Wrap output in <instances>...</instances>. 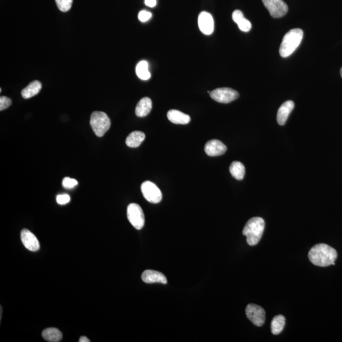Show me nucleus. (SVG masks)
I'll use <instances>...</instances> for the list:
<instances>
[{"label":"nucleus","mask_w":342,"mask_h":342,"mask_svg":"<svg viewBox=\"0 0 342 342\" xmlns=\"http://www.w3.org/2000/svg\"><path fill=\"white\" fill-rule=\"evenodd\" d=\"M230 173L237 180H243L245 174V168L242 163L235 161L231 164L230 167Z\"/></svg>","instance_id":"nucleus-21"},{"label":"nucleus","mask_w":342,"mask_h":342,"mask_svg":"<svg viewBox=\"0 0 342 342\" xmlns=\"http://www.w3.org/2000/svg\"><path fill=\"white\" fill-rule=\"evenodd\" d=\"M71 198H70L69 195L67 194L59 195L56 196V201L60 205L67 204L69 202Z\"/></svg>","instance_id":"nucleus-27"},{"label":"nucleus","mask_w":342,"mask_h":342,"mask_svg":"<svg viewBox=\"0 0 342 342\" xmlns=\"http://www.w3.org/2000/svg\"><path fill=\"white\" fill-rule=\"evenodd\" d=\"M42 336L45 341L49 342H60L63 337L60 331L55 328H47L43 332Z\"/></svg>","instance_id":"nucleus-19"},{"label":"nucleus","mask_w":342,"mask_h":342,"mask_svg":"<svg viewBox=\"0 0 342 342\" xmlns=\"http://www.w3.org/2000/svg\"><path fill=\"white\" fill-rule=\"evenodd\" d=\"M341 76H342V69H341Z\"/></svg>","instance_id":"nucleus-32"},{"label":"nucleus","mask_w":342,"mask_h":342,"mask_svg":"<svg viewBox=\"0 0 342 342\" xmlns=\"http://www.w3.org/2000/svg\"><path fill=\"white\" fill-rule=\"evenodd\" d=\"M78 185V181L75 179H72L69 177H65L62 181V185L63 188L66 189H74L76 186Z\"/></svg>","instance_id":"nucleus-25"},{"label":"nucleus","mask_w":342,"mask_h":342,"mask_svg":"<svg viewBox=\"0 0 342 342\" xmlns=\"http://www.w3.org/2000/svg\"><path fill=\"white\" fill-rule=\"evenodd\" d=\"M143 195L149 202L159 203L162 199V194L160 189L151 181H145L141 187Z\"/></svg>","instance_id":"nucleus-8"},{"label":"nucleus","mask_w":342,"mask_h":342,"mask_svg":"<svg viewBox=\"0 0 342 342\" xmlns=\"http://www.w3.org/2000/svg\"><path fill=\"white\" fill-rule=\"evenodd\" d=\"M20 239L25 247L31 252H36L40 248V242L37 238L30 231L24 229L20 234Z\"/></svg>","instance_id":"nucleus-10"},{"label":"nucleus","mask_w":342,"mask_h":342,"mask_svg":"<svg viewBox=\"0 0 342 342\" xmlns=\"http://www.w3.org/2000/svg\"><path fill=\"white\" fill-rule=\"evenodd\" d=\"M79 342H90V341L89 339H88L87 337L83 336L81 337L79 340Z\"/></svg>","instance_id":"nucleus-31"},{"label":"nucleus","mask_w":342,"mask_h":342,"mask_svg":"<svg viewBox=\"0 0 342 342\" xmlns=\"http://www.w3.org/2000/svg\"><path fill=\"white\" fill-rule=\"evenodd\" d=\"M295 104L293 101H285L281 105L278 111L277 122L280 126L285 125L292 111L293 110Z\"/></svg>","instance_id":"nucleus-13"},{"label":"nucleus","mask_w":342,"mask_h":342,"mask_svg":"<svg viewBox=\"0 0 342 342\" xmlns=\"http://www.w3.org/2000/svg\"><path fill=\"white\" fill-rule=\"evenodd\" d=\"M308 257L310 261L315 266L327 267L334 265L337 258V252L334 248L325 244H319L314 246L309 253Z\"/></svg>","instance_id":"nucleus-1"},{"label":"nucleus","mask_w":342,"mask_h":342,"mask_svg":"<svg viewBox=\"0 0 342 342\" xmlns=\"http://www.w3.org/2000/svg\"><path fill=\"white\" fill-rule=\"evenodd\" d=\"M302 29H291L284 36L280 48V54L283 58L291 56L297 49L303 39Z\"/></svg>","instance_id":"nucleus-3"},{"label":"nucleus","mask_w":342,"mask_h":342,"mask_svg":"<svg viewBox=\"0 0 342 342\" xmlns=\"http://www.w3.org/2000/svg\"><path fill=\"white\" fill-rule=\"evenodd\" d=\"M146 139V135L140 131H135L128 135L126 140L127 146L130 148H137Z\"/></svg>","instance_id":"nucleus-17"},{"label":"nucleus","mask_w":342,"mask_h":342,"mask_svg":"<svg viewBox=\"0 0 342 342\" xmlns=\"http://www.w3.org/2000/svg\"><path fill=\"white\" fill-rule=\"evenodd\" d=\"M136 72L138 78L142 80H148L150 78L151 74L148 71V64L146 60H142L138 63Z\"/></svg>","instance_id":"nucleus-22"},{"label":"nucleus","mask_w":342,"mask_h":342,"mask_svg":"<svg viewBox=\"0 0 342 342\" xmlns=\"http://www.w3.org/2000/svg\"><path fill=\"white\" fill-rule=\"evenodd\" d=\"M246 316L253 325L257 327L263 326L266 320V312L259 305L250 303L246 307Z\"/></svg>","instance_id":"nucleus-7"},{"label":"nucleus","mask_w":342,"mask_h":342,"mask_svg":"<svg viewBox=\"0 0 342 342\" xmlns=\"http://www.w3.org/2000/svg\"><path fill=\"white\" fill-rule=\"evenodd\" d=\"M42 88V84L39 81H34L28 87L22 90V97L24 99H29L39 94Z\"/></svg>","instance_id":"nucleus-18"},{"label":"nucleus","mask_w":342,"mask_h":342,"mask_svg":"<svg viewBox=\"0 0 342 342\" xmlns=\"http://www.w3.org/2000/svg\"><path fill=\"white\" fill-rule=\"evenodd\" d=\"M145 3L149 7L153 8L157 4V0H145Z\"/></svg>","instance_id":"nucleus-30"},{"label":"nucleus","mask_w":342,"mask_h":342,"mask_svg":"<svg viewBox=\"0 0 342 342\" xmlns=\"http://www.w3.org/2000/svg\"><path fill=\"white\" fill-rule=\"evenodd\" d=\"M12 105V100L8 97L2 96L0 98V110L3 111Z\"/></svg>","instance_id":"nucleus-26"},{"label":"nucleus","mask_w":342,"mask_h":342,"mask_svg":"<svg viewBox=\"0 0 342 342\" xmlns=\"http://www.w3.org/2000/svg\"><path fill=\"white\" fill-rule=\"evenodd\" d=\"M265 222L259 217L251 218L244 228L243 235L246 237V242L250 246L256 245L263 235Z\"/></svg>","instance_id":"nucleus-2"},{"label":"nucleus","mask_w":342,"mask_h":342,"mask_svg":"<svg viewBox=\"0 0 342 342\" xmlns=\"http://www.w3.org/2000/svg\"><path fill=\"white\" fill-rule=\"evenodd\" d=\"M237 25L240 30L245 32V33L250 31L251 28H252V24H251L250 22L244 17L242 18V19L238 22Z\"/></svg>","instance_id":"nucleus-24"},{"label":"nucleus","mask_w":342,"mask_h":342,"mask_svg":"<svg viewBox=\"0 0 342 342\" xmlns=\"http://www.w3.org/2000/svg\"><path fill=\"white\" fill-rule=\"evenodd\" d=\"M142 279L146 283H159L167 284V278L164 274L157 271L146 270L143 273Z\"/></svg>","instance_id":"nucleus-14"},{"label":"nucleus","mask_w":342,"mask_h":342,"mask_svg":"<svg viewBox=\"0 0 342 342\" xmlns=\"http://www.w3.org/2000/svg\"><path fill=\"white\" fill-rule=\"evenodd\" d=\"M152 108V102L150 98L148 97L140 99L136 107L135 113L138 117H144L149 114Z\"/></svg>","instance_id":"nucleus-16"},{"label":"nucleus","mask_w":342,"mask_h":342,"mask_svg":"<svg viewBox=\"0 0 342 342\" xmlns=\"http://www.w3.org/2000/svg\"><path fill=\"white\" fill-rule=\"evenodd\" d=\"M55 2L60 11L67 12L71 8L73 0H55Z\"/></svg>","instance_id":"nucleus-23"},{"label":"nucleus","mask_w":342,"mask_h":342,"mask_svg":"<svg viewBox=\"0 0 342 342\" xmlns=\"http://www.w3.org/2000/svg\"><path fill=\"white\" fill-rule=\"evenodd\" d=\"M127 216L133 227L140 230L145 225V215L142 208L137 203H131L127 209Z\"/></svg>","instance_id":"nucleus-5"},{"label":"nucleus","mask_w":342,"mask_h":342,"mask_svg":"<svg viewBox=\"0 0 342 342\" xmlns=\"http://www.w3.org/2000/svg\"><path fill=\"white\" fill-rule=\"evenodd\" d=\"M244 17V15L243 14V13H242V11L237 10H235L234 12H233V13L232 18L233 21H234L235 23L237 24L238 22H239L240 20Z\"/></svg>","instance_id":"nucleus-29"},{"label":"nucleus","mask_w":342,"mask_h":342,"mask_svg":"<svg viewBox=\"0 0 342 342\" xmlns=\"http://www.w3.org/2000/svg\"><path fill=\"white\" fill-rule=\"evenodd\" d=\"M151 17V13L148 11L142 10L138 14V19L142 22H146Z\"/></svg>","instance_id":"nucleus-28"},{"label":"nucleus","mask_w":342,"mask_h":342,"mask_svg":"<svg viewBox=\"0 0 342 342\" xmlns=\"http://www.w3.org/2000/svg\"><path fill=\"white\" fill-rule=\"evenodd\" d=\"M285 318L283 315H278L271 321V333L273 335H279L284 329L285 325Z\"/></svg>","instance_id":"nucleus-20"},{"label":"nucleus","mask_w":342,"mask_h":342,"mask_svg":"<svg viewBox=\"0 0 342 342\" xmlns=\"http://www.w3.org/2000/svg\"><path fill=\"white\" fill-rule=\"evenodd\" d=\"M167 118L174 124H183V125L189 124L191 121V118L189 115L177 110H170L167 112Z\"/></svg>","instance_id":"nucleus-15"},{"label":"nucleus","mask_w":342,"mask_h":342,"mask_svg":"<svg viewBox=\"0 0 342 342\" xmlns=\"http://www.w3.org/2000/svg\"><path fill=\"white\" fill-rule=\"evenodd\" d=\"M90 125L97 137H102L110 128V119L105 112L97 111L91 115Z\"/></svg>","instance_id":"nucleus-4"},{"label":"nucleus","mask_w":342,"mask_h":342,"mask_svg":"<svg viewBox=\"0 0 342 342\" xmlns=\"http://www.w3.org/2000/svg\"><path fill=\"white\" fill-rule=\"evenodd\" d=\"M226 150H227V147L219 140H210L205 144V153L211 157L223 155Z\"/></svg>","instance_id":"nucleus-12"},{"label":"nucleus","mask_w":342,"mask_h":342,"mask_svg":"<svg viewBox=\"0 0 342 342\" xmlns=\"http://www.w3.org/2000/svg\"><path fill=\"white\" fill-rule=\"evenodd\" d=\"M210 97L217 102L229 103L239 97V92L230 88H221L210 93Z\"/></svg>","instance_id":"nucleus-6"},{"label":"nucleus","mask_w":342,"mask_h":342,"mask_svg":"<svg viewBox=\"0 0 342 342\" xmlns=\"http://www.w3.org/2000/svg\"><path fill=\"white\" fill-rule=\"evenodd\" d=\"M265 7L273 18H281L289 11L288 5L283 0H262Z\"/></svg>","instance_id":"nucleus-9"},{"label":"nucleus","mask_w":342,"mask_h":342,"mask_svg":"<svg viewBox=\"0 0 342 342\" xmlns=\"http://www.w3.org/2000/svg\"><path fill=\"white\" fill-rule=\"evenodd\" d=\"M198 26L200 31L205 35H210L214 29V22L209 13L202 12L198 16Z\"/></svg>","instance_id":"nucleus-11"}]
</instances>
